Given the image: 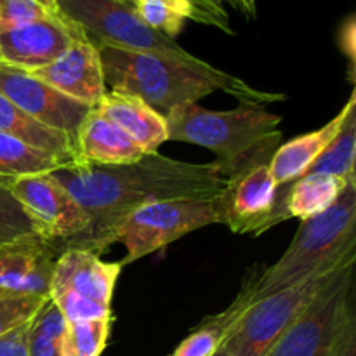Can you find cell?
Here are the masks:
<instances>
[{"mask_svg": "<svg viewBox=\"0 0 356 356\" xmlns=\"http://www.w3.org/2000/svg\"><path fill=\"white\" fill-rule=\"evenodd\" d=\"M51 174L89 218L82 235L51 245L52 252L90 250L99 256L111 245L120 222L138 207L162 200H214L226 188L216 162L188 163L160 153L124 165L73 163Z\"/></svg>", "mask_w": 356, "mask_h": 356, "instance_id": "1", "label": "cell"}, {"mask_svg": "<svg viewBox=\"0 0 356 356\" xmlns=\"http://www.w3.org/2000/svg\"><path fill=\"white\" fill-rule=\"evenodd\" d=\"M104 83L111 90L131 94L165 117L170 110L193 104L214 90H225L240 101L266 104L285 101V94L257 90L242 79L214 68L204 59L193 61L127 49L96 45Z\"/></svg>", "mask_w": 356, "mask_h": 356, "instance_id": "2", "label": "cell"}, {"mask_svg": "<svg viewBox=\"0 0 356 356\" xmlns=\"http://www.w3.org/2000/svg\"><path fill=\"white\" fill-rule=\"evenodd\" d=\"M167 136L211 149L222 177H232L257 163H270L282 132V117L264 104L240 101L235 110L214 111L183 104L165 115Z\"/></svg>", "mask_w": 356, "mask_h": 356, "instance_id": "3", "label": "cell"}, {"mask_svg": "<svg viewBox=\"0 0 356 356\" xmlns=\"http://www.w3.org/2000/svg\"><path fill=\"white\" fill-rule=\"evenodd\" d=\"M356 250V179L325 212L301 221L280 259L250 277L249 305L334 266Z\"/></svg>", "mask_w": 356, "mask_h": 356, "instance_id": "4", "label": "cell"}, {"mask_svg": "<svg viewBox=\"0 0 356 356\" xmlns=\"http://www.w3.org/2000/svg\"><path fill=\"white\" fill-rule=\"evenodd\" d=\"M355 257L356 250L334 266L315 271L298 284L247 306L225 343L229 356H266L282 334L315 301L334 271Z\"/></svg>", "mask_w": 356, "mask_h": 356, "instance_id": "5", "label": "cell"}, {"mask_svg": "<svg viewBox=\"0 0 356 356\" xmlns=\"http://www.w3.org/2000/svg\"><path fill=\"white\" fill-rule=\"evenodd\" d=\"M355 259L341 264L315 301L285 330L266 356H332L337 337L355 306Z\"/></svg>", "mask_w": 356, "mask_h": 356, "instance_id": "6", "label": "cell"}, {"mask_svg": "<svg viewBox=\"0 0 356 356\" xmlns=\"http://www.w3.org/2000/svg\"><path fill=\"white\" fill-rule=\"evenodd\" d=\"M216 222L218 216L212 200L152 202L132 211L120 222L113 233L111 245L122 243L125 247V257L118 261L124 268L183 238L188 233Z\"/></svg>", "mask_w": 356, "mask_h": 356, "instance_id": "7", "label": "cell"}, {"mask_svg": "<svg viewBox=\"0 0 356 356\" xmlns=\"http://www.w3.org/2000/svg\"><path fill=\"white\" fill-rule=\"evenodd\" d=\"M59 9L94 45L156 52L186 61L197 58L176 40L163 37L143 23L129 3L118 0H59Z\"/></svg>", "mask_w": 356, "mask_h": 356, "instance_id": "8", "label": "cell"}, {"mask_svg": "<svg viewBox=\"0 0 356 356\" xmlns=\"http://www.w3.org/2000/svg\"><path fill=\"white\" fill-rule=\"evenodd\" d=\"M218 222L236 235H263L287 221L280 190L270 163H257L226 179V188L212 200Z\"/></svg>", "mask_w": 356, "mask_h": 356, "instance_id": "9", "label": "cell"}, {"mask_svg": "<svg viewBox=\"0 0 356 356\" xmlns=\"http://www.w3.org/2000/svg\"><path fill=\"white\" fill-rule=\"evenodd\" d=\"M6 186L24 209L37 235L49 245L75 238L89 226L83 209L51 174L14 177Z\"/></svg>", "mask_w": 356, "mask_h": 356, "instance_id": "10", "label": "cell"}, {"mask_svg": "<svg viewBox=\"0 0 356 356\" xmlns=\"http://www.w3.org/2000/svg\"><path fill=\"white\" fill-rule=\"evenodd\" d=\"M0 94L24 113L52 131L63 132L75 143L80 125L92 108L65 96L26 70L0 61Z\"/></svg>", "mask_w": 356, "mask_h": 356, "instance_id": "11", "label": "cell"}, {"mask_svg": "<svg viewBox=\"0 0 356 356\" xmlns=\"http://www.w3.org/2000/svg\"><path fill=\"white\" fill-rule=\"evenodd\" d=\"M83 31L68 17H49L0 31V61L31 70L51 65Z\"/></svg>", "mask_w": 356, "mask_h": 356, "instance_id": "12", "label": "cell"}, {"mask_svg": "<svg viewBox=\"0 0 356 356\" xmlns=\"http://www.w3.org/2000/svg\"><path fill=\"white\" fill-rule=\"evenodd\" d=\"M28 73L90 108L96 106L106 92L99 52L87 35L76 38L51 65Z\"/></svg>", "mask_w": 356, "mask_h": 356, "instance_id": "13", "label": "cell"}, {"mask_svg": "<svg viewBox=\"0 0 356 356\" xmlns=\"http://www.w3.org/2000/svg\"><path fill=\"white\" fill-rule=\"evenodd\" d=\"M54 263L49 242L38 236L0 247V291L49 298Z\"/></svg>", "mask_w": 356, "mask_h": 356, "instance_id": "14", "label": "cell"}, {"mask_svg": "<svg viewBox=\"0 0 356 356\" xmlns=\"http://www.w3.org/2000/svg\"><path fill=\"white\" fill-rule=\"evenodd\" d=\"M120 271V263H104L90 250H65L56 257L49 294L72 291L90 301L110 306Z\"/></svg>", "mask_w": 356, "mask_h": 356, "instance_id": "15", "label": "cell"}, {"mask_svg": "<svg viewBox=\"0 0 356 356\" xmlns=\"http://www.w3.org/2000/svg\"><path fill=\"white\" fill-rule=\"evenodd\" d=\"M355 104L356 92H351L350 99L344 104L343 110L332 120L327 122L323 127L308 132V134L298 136V138L291 139V141H287L285 145L278 146L275 149L273 156L270 160V170L273 174L275 181H277L278 190H280V204L287 219L289 216L287 211H285V197H287L289 188L309 169V165L322 155L323 149L336 138L339 129L343 127L348 111Z\"/></svg>", "mask_w": 356, "mask_h": 356, "instance_id": "16", "label": "cell"}, {"mask_svg": "<svg viewBox=\"0 0 356 356\" xmlns=\"http://www.w3.org/2000/svg\"><path fill=\"white\" fill-rule=\"evenodd\" d=\"M76 159L94 165H124L145 156L141 146L118 125L90 110L75 136Z\"/></svg>", "mask_w": 356, "mask_h": 356, "instance_id": "17", "label": "cell"}, {"mask_svg": "<svg viewBox=\"0 0 356 356\" xmlns=\"http://www.w3.org/2000/svg\"><path fill=\"white\" fill-rule=\"evenodd\" d=\"M94 110L131 136L145 155L159 153L156 149L169 141L165 117L139 97L118 90H106Z\"/></svg>", "mask_w": 356, "mask_h": 356, "instance_id": "18", "label": "cell"}, {"mask_svg": "<svg viewBox=\"0 0 356 356\" xmlns=\"http://www.w3.org/2000/svg\"><path fill=\"white\" fill-rule=\"evenodd\" d=\"M0 134L10 136L33 148L58 156L65 165L79 163L75 143L66 134L45 127L0 94Z\"/></svg>", "mask_w": 356, "mask_h": 356, "instance_id": "19", "label": "cell"}, {"mask_svg": "<svg viewBox=\"0 0 356 356\" xmlns=\"http://www.w3.org/2000/svg\"><path fill=\"white\" fill-rule=\"evenodd\" d=\"M249 291L250 277L247 278L242 292L229 308L218 313V315L205 318L197 329L191 330L186 339L181 341L179 346L174 350V353L170 356H216V353L221 350L222 344L229 337L232 330L235 329L240 315L249 306Z\"/></svg>", "mask_w": 356, "mask_h": 356, "instance_id": "20", "label": "cell"}, {"mask_svg": "<svg viewBox=\"0 0 356 356\" xmlns=\"http://www.w3.org/2000/svg\"><path fill=\"white\" fill-rule=\"evenodd\" d=\"M356 179V177H355ZM353 179H339L332 176H302L291 184L285 197V211L289 219L301 221L325 212L339 198L346 184Z\"/></svg>", "mask_w": 356, "mask_h": 356, "instance_id": "21", "label": "cell"}, {"mask_svg": "<svg viewBox=\"0 0 356 356\" xmlns=\"http://www.w3.org/2000/svg\"><path fill=\"white\" fill-rule=\"evenodd\" d=\"M356 156V104L344 118L343 127L336 138L322 152V155L309 165L302 176H332L339 179H355ZM301 176V177H302Z\"/></svg>", "mask_w": 356, "mask_h": 356, "instance_id": "22", "label": "cell"}, {"mask_svg": "<svg viewBox=\"0 0 356 356\" xmlns=\"http://www.w3.org/2000/svg\"><path fill=\"white\" fill-rule=\"evenodd\" d=\"M59 167L66 165L58 156L33 148L16 138L0 134V181L2 183L21 176L49 174Z\"/></svg>", "mask_w": 356, "mask_h": 356, "instance_id": "23", "label": "cell"}, {"mask_svg": "<svg viewBox=\"0 0 356 356\" xmlns=\"http://www.w3.org/2000/svg\"><path fill=\"white\" fill-rule=\"evenodd\" d=\"M132 9L143 23L172 40L183 31L188 19L200 23L197 9L190 0H134Z\"/></svg>", "mask_w": 356, "mask_h": 356, "instance_id": "24", "label": "cell"}, {"mask_svg": "<svg viewBox=\"0 0 356 356\" xmlns=\"http://www.w3.org/2000/svg\"><path fill=\"white\" fill-rule=\"evenodd\" d=\"M110 327L111 318L66 322L59 343V355L101 356L110 337Z\"/></svg>", "mask_w": 356, "mask_h": 356, "instance_id": "25", "label": "cell"}, {"mask_svg": "<svg viewBox=\"0 0 356 356\" xmlns=\"http://www.w3.org/2000/svg\"><path fill=\"white\" fill-rule=\"evenodd\" d=\"M65 323V316L61 315L58 306L49 299L31 318L30 329H28L26 356H61L59 343H61Z\"/></svg>", "mask_w": 356, "mask_h": 356, "instance_id": "26", "label": "cell"}, {"mask_svg": "<svg viewBox=\"0 0 356 356\" xmlns=\"http://www.w3.org/2000/svg\"><path fill=\"white\" fill-rule=\"evenodd\" d=\"M37 232L24 209L7 190L6 184L0 183V247L21 242V240L37 238Z\"/></svg>", "mask_w": 356, "mask_h": 356, "instance_id": "27", "label": "cell"}, {"mask_svg": "<svg viewBox=\"0 0 356 356\" xmlns=\"http://www.w3.org/2000/svg\"><path fill=\"white\" fill-rule=\"evenodd\" d=\"M49 17H63L59 0H0V31Z\"/></svg>", "mask_w": 356, "mask_h": 356, "instance_id": "28", "label": "cell"}, {"mask_svg": "<svg viewBox=\"0 0 356 356\" xmlns=\"http://www.w3.org/2000/svg\"><path fill=\"white\" fill-rule=\"evenodd\" d=\"M47 301L49 298L0 291V337L30 322Z\"/></svg>", "mask_w": 356, "mask_h": 356, "instance_id": "29", "label": "cell"}, {"mask_svg": "<svg viewBox=\"0 0 356 356\" xmlns=\"http://www.w3.org/2000/svg\"><path fill=\"white\" fill-rule=\"evenodd\" d=\"M49 299L58 306L66 322H82V320H103L111 318L110 306H103L94 302L83 296L75 294L72 291L51 292Z\"/></svg>", "mask_w": 356, "mask_h": 356, "instance_id": "30", "label": "cell"}, {"mask_svg": "<svg viewBox=\"0 0 356 356\" xmlns=\"http://www.w3.org/2000/svg\"><path fill=\"white\" fill-rule=\"evenodd\" d=\"M197 9L200 23L211 24V26L219 28L225 33H233L229 26V17L225 9V2L232 3V0H190Z\"/></svg>", "mask_w": 356, "mask_h": 356, "instance_id": "31", "label": "cell"}, {"mask_svg": "<svg viewBox=\"0 0 356 356\" xmlns=\"http://www.w3.org/2000/svg\"><path fill=\"white\" fill-rule=\"evenodd\" d=\"M30 322L17 329L10 330L6 336L0 337V356H26V343H28V329Z\"/></svg>", "mask_w": 356, "mask_h": 356, "instance_id": "32", "label": "cell"}, {"mask_svg": "<svg viewBox=\"0 0 356 356\" xmlns=\"http://www.w3.org/2000/svg\"><path fill=\"white\" fill-rule=\"evenodd\" d=\"M332 356H356V309L355 306L348 313L346 322L341 329L339 337H337L336 348H334Z\"/></svg>", "mask_w": 356, "mask_h": 356, "instance_id": "33", "label": "cell"}, {"mask_svg": "<svg viewBox=\"0 0 356 356\" xmlns=\"http://www.w3.org/2000/svg\"><path fill=\"white\" fill-rule=\"evenodd\" d=\"M341 49L348 52L351 59L355 54V21L353 17L348 19L346 24H343V30H341Z\"/></svg>", "mask_w": 356, "mask_h": 356, "instance_id": "34", "label": "cell"}, {"mask_svg": "<svg viewBox=\"0 0 356 356\" xmlns=\"http://www.w3.org/2000/svg\"><path fill=\"white\" fill-rule=\"evenodd\" d=\"M232 3L245 16H254V13H256V2H252V0H232Z\"/></svg>", "mask_w": 356, "mask_h": 356, "instance_id": "35", "label": "cell"}, {"mask_svg": "<svg viewBox=\"0 0 356 356\" xmlns=\"http://www.w3.org/2000/svg\"><path fill=\"white\" fill-rule=\"evenodd\" d=\"M216 356H229V353H228V351H226L225 344H222V348H221V350H219V351H218V353H216Z\"/></svg>", "mask_w": 356, "mask_h": 356, "instance_id": "36", "label": "cell"}, {"mask_svg": "<svg viewBox=\"0 0 356 356\" xmlns=\"http://www.w3.org/2000/svg\"><path fill=\"white\" fill-rule=\"evenodd\" d=\"M118 2H124V3H129V6H132V2H134V0H118Z\"/></svg>", "mask_w": 356, "mask_h": 356, "instance_id": "37", "label": "cell"}, {"mask_svg": "<svg viewBox=\"0 0 356 356\" xmlns=\"http://www.w3.org/2000/svg\"><path fill=\"white\" fill-rule=\"evenodd\" d=\"M252 2H256V0H252Z\"/></svg>", "mask_w": 356, "mask_h": 356, "instance_id": "38", "label": "cell"}, {"mask_svg": "<svg viewBox=\"0 0 356 356\" xmlns=\"http://www.w3.org/2000/svg\"><path fill=\"white\" fill-rule=\"evenodd\" d=\"M0 183H2V181H0ZM3 184H6V183H3Z\"/></svg>", "mask_w": 356, "mask_h": 356, "instance_id": "39", "label": "cell"}]
</instances>
